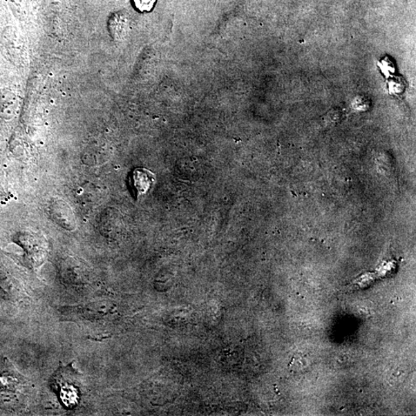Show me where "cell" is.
Here are the masks:
<instances>
[{
  "instance_id": "3",
  "label": "cell",
  "mask_w": 416,
  "mask_h": 416,
  "mask_svg": "<svg viewBox=\"0 0 416 416\" xmlns=\"http://www.w3.org/2000/svg\"><path fill=\"white\" fill-rule=\"evenodd\" d=\"M17 107V99L12 93L6 92L0 95V114L3 119L11 120L15 117Z\"/></svg>"
},
{
  "instance_id": "2",
  "label": "cell",
  "mask_w": 416,
  "mask_h": 416,
  "mask_svg": "<svg viewBox=\"0 0 416 416\" xmlns=\"http://www.w3.org/2000/svg\"><path fill=\"white\" fill-rule=\"evenodd\" d=\"M155 174L146 169L133 170L130 177V184L135 196H144L155 183Z\"/></svg>"
},
{
  "instance_id": "4",
  "label": "cell",
  "mask_w": 416,
  "mask_h": 416,
  "mask_svg": "<svg viewBox=\"0 0 416 416\" xmlns=\"http://www.w3.org/2000/svg\"><path fill=\"white\" fill-rule=\"evenodd\" d=\"M134 6L140 12H149L155 5L156 0H133Z\"/></svg>"
},
{
  "instance_id": "1",
  "label": "cell",
  "mask_w": 416,
  "mask_h": 416,
  "mask_svg": "<svg viewBox=\"0 0 416 416\" xmlns=\"http://www.w3.org/2000/svg\"><path fill=\"white\" fill-rule=\"evenodd\" d=\"M82 375L73 368V365L66 367L60 366L53 375L50 385L57 394L60 402L67 408L76 407L80 399V377Z\"/></svg>"
},
{
  "instance_id": "5",
  "label": "cell",
  "mask_w": 416,
  "mask_h": 416,
  "mask_svg": "<svg viewBox=\"0 0 416 416\" xmlns=\"http://www.w3.org/2000/svg\"><path fill=\"white\" fill-rule=\"evenodd\" d=\"M2 190H3L2 180H1V178H0V193H1Z\"/></svg>"
}]
</instances>
